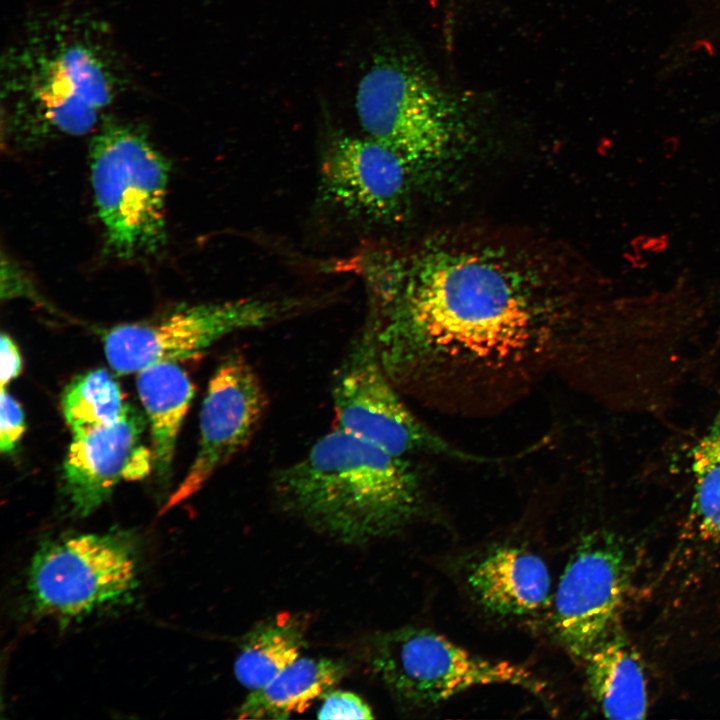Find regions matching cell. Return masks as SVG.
Returning a JSON list of instances; mask_svg holds the SVG:
<instances>
[{"instance_id": "6da1fadb", "label": "cell", "mask_w": 720, "mask_h": 720, "mask_svg": "<svg viewBox=\"0 0 720 720\" xmlns=\"http://www.w3.org/2000/svg\"><path fill=\"white\" fill-rule=\"evenodd\" d=\"M368 327L398 387L418 391L440 376L496 374L548 347L543 311L502 263L469 253L421 259L388 287Z\"/></svg>"}, {"instance_id": "7a4b0ae2", "label": "cell", "mask_w": 720, "mask_h": 720, "mask_svg": "<svg viewBox=\"0 0 720 720\" xmlns=\"http://www.w3.org/2000/svg\"><path fill=\"white\" fill-rule=\"evenodd\" d=\"M126 86L108 26L75 8L32 16L1 60V97L15 130L89 133Z\"/></svg>"}, {"instance_id": "3957f363", "label": "cell", "mask_w": 720, "mask_h": 720, "mask_svg": "<svg viewBox=\"0 0 720 720\" xmlns=\"http://www.w3.org/2000/svg\"><path fill=\"white\" fill-rule=\"evenodd\" d=\"M280 505L344 542L385 536L417 513L420 482L407 458L335 427L295 462L277 470Z\"/></svg>"}, {"instance_id": "277c9868", "label": "cell", "mask_w": 720, "mask_h": 720, "mask_svg": "<svg viewBox=\"0 0 720 720\" xmlns=\"http://www.w3.org/2000/svg\"><path fill=\"white\" fill-rule=\"evenodd\" d=\"M355 108L366 135L393 150L411 172L439 163L463 121L455 98L414 56L376 52L361 76Z\"/></svg>"}, {"instance_id": "5b68a950", "label": "cell", "mask_w": 720, "mask_h": 720, "mask_svg": "<svg viewBox=\"0 0 720 720\" xmlns=\"http://www.w3.org/2000/svg\"><path fill=\"white\" fill-rule=\"evenodd\" d=\"M90 179L110 251L130 259L157 253L166 242L167 160L144 131L105 121L90 143Z\"/></svg>"}, {"instance_id": "8992f818", "label": "cell", "mask_w": 720, "mask_h": 720, "mask_svg": "<svg viewBox=\"0 0 720 720\" xmlns=\"http://www.w3.org/2000/svg\"><path fill=\"white\" fill-rule=\"evenodd\" d=\"M133 540L121 532L79 533L42 542L27 571L34 610L79 618L129 600L138 586Z\"/></svg>"}, {"instance_id": "52a82bcc", "label": "cell", "mask_w": 720, "mask_h": 720, "mask_svg": "<svg viewBox=\"0 0 720 720\" xmlns=\"http://www.w3.org/2000/svg\"><path fill=\"white\" fill-rule=\"evenodd\" d=\"M370 667L392 695L415 707L445 701L492 684L539 693L544 683L526 666L473 654L432 630L402 627L377 634L368 650Z\"/></svg>"}, {"instance_id": "ba28073f", "label": "cell", "mask_w": 720, "mask_h": 720, "mask_svg": "<svg viewBox=\"0 0 720 720\" xmlns=\"http://www.w3.org/2000/svg\"><path fill=\"white\" fill-rule=\"evenodd\" d=\"M304 305L290 298H244L183 306L151 322L111 328L104 351L117 373H138L157 363L194 357L231 333L286 319Z\"/></svg>"}, {"instance_id": "9c48e42d", "label": "cell", "mask_w": 720, "mask_h": 720, "mask_svg": "<svg viewBox=\"0 0 720 720\" xmlns=\"http://www.w3.org/2000/svg\"><path fill=\"white\" fill-rule=\"evenodd\" d=\"M336 427L393 455L438 453L467 459L421 422L384 370L367 327L350 346L332 381Z\"/></svg>"}, {"instance_id": "30bf717a", "label": "cell", "mask_w": 720, "mask_h": 720, "mask_svg": "<svg viewBox=\"0 0 720 720\" xmlns=\"http://www.w3.org/2000/svg\"><path fill=\"white\" fill-rule=\"evenodd\" d=\"M633 570L614 534L597 531L580 540L553 598V630L570 654L583 659L619 623Z\"/></svg>"}, {"instance_id": "8fae6325", "label": "cell", "mask_w": 720, "mask_h": 720, "mask_svg": "<svg viewBox=\"0 0 720 720\" xmlns=\"http://www.w3.org/2000/svg\"><path fill=\"white\" fill-rule=\"evenodd\" d=\"M267 407L264 386L240 353L228 355L211 377L200 413L199 446L166 509L198 491L255 435Z\"/></svg>"}, {"instance_id": "7c38bea8", "label": "cell", "mask_w": 720, "mask_h": 720, "mask_svg": "<svg viewBox=\"0 0 720 720\" xmlns=\"http://www.w3.org/2000/svg\"><path fill=\"white\" fill-rule=\"evenodd\" d=\"M389 147L366 135H338L329 143L320 169L323 195L352 216L377 224L400 218L410 174Z\"/></svg>"}, {"instance_id": "4fadbf2b", "label": "cell", "mask_w": 720, "mask_h": 720, "mask_svg": "<svg viewBox=\"0 0 720 720\" xmlns=\"http://www.w3.org/2000/svg\"><path fill=\"white\" fill-rule=\"evenodd\" d=\"M146 419L127 403L115 421L73 435L63 463V493L70 511L86 517L112 494L121 479L130 480L131 465L144 449Z\"/></svg>"}, {"instance_id": "5bb4252c", "label": "cell", "mask_w": 720, "mask_h": 720, "mask_svg": "<svg viewBox=\"0 0 720 720\" xmlns=\"http://www.w3.org/2000/svg\"><path fill=\"white\" fill-rule=\"evenodd\" d=\"M468 584L486 609L501 615L538 611L549 601L551 579L545 562L518 547H499L476 562Z\"/></svg>"}, {"instance_id": "9a60e30c", "label": "cell", "mask_w": 720, "mask_h": 720, "mask_svg": "<svg viewBox=\"0 0 720 720\" xmlns=\"http://www.w3.org/2000/svg\"><path fill=\"white\" fill-rule=\"evenodd\" d=\"M582 660L590 695L607 718H645L648 699L643 665L619 623Z\"/></svg>"}, {"instance_id": "2e32d148", "label": "cell", "mask_w": 720, "mask_h": 720, "mask_svg": "<svg viewBox=\"0 0 720 720\" xmlns=\"http://www.w3.org/2000/svg\"><path fill=\"white\" fill-rule=\"evenodd\" d=\"M137 389L150 425L152 468L158 481L166 483L194 386L176 362H161L138 372Z\"/></svg>"}, {"instance_id": "e0dca14e", "label": "cell", "mask_w": 720, "mask_h": 720, "mask_svg": "<svg viewBox=\"0 0 720 720\" xmlns=\"http://www.w3.org/2000/svg\"><path fill=\"white\" fill-rule=\"evenodd\" d=\"M343 664L328 658H297L263 687L247 695L240 719H287L306 711L344 676Z\"/></svg>"}, {"instance_id": "ac0fdd59", "label": "cell", "mask_w": 720, "mask_h": 720, "mask_svg": "<svg viewBox=\"0 0 720 720\" xmlns=\"http://www.w3.org/2000/svg\"><path fill=\"white\" fill-rule=\"evenodd\" d=\"M307 622L303 616L281 612L246 634L234 664L237 680L246 688L263 687L299 658Z\"/></svg>"}, {"instance_id": "d6986e66", "label": "cell", "mask_w": 720, "mask_h": 720, "mask_svg": "<svg viewBox=\"0 0 720 720\" xmlns=\"http://www.w3.org/2000/svg\"><path fill=\"white\" fill-rule=\"evenodd\" d=\"M693 495L687 520L690 536L720 545V406L692 451Z\"/></svg>"}, {"instance_id": "ffe728a7", "label": "cell", "mask_w": 720, "mask_h": 720, "mask_svg": "<svg viewBox=\"0 0 720 720\" xmlns=\"http://www.w3.org/2000/svg\"><path fill=\"white\" fill-rule=\"evenodd\" d=\"M63 415L73 435L118 419L127 403L118 382L105 369L74 377L61 398Z\"/></svg>"}, {"instance_id": "44dd1931", "label": "cell", "mask_w": 720, "mask_h": 720, "mask_svg": "<svg viewBox=\"0 0 720 720\" xmlns=\"http://www.w3.org/2000/svg\"><path fill=\"white\" fill-rule=\"evenodd\" d=\"M25 432V416L21 405L5 389L0 396V450L13 452Z\"/></svg>"}, {"instance_id": "7402d4cb", "label": "cell", "mask_w": 720, "mask_h": 720, "mask_svg": "<svg viewBox=\"0 0 720 720\" xmlns=\"http://www.w3.org/2000/svg\"><path fill=\"white\" fill-rule=\"evenodd\" d=\"M317 717L319 719H373L371 708L358 695L347 691H332L325 695Z\"/></svg>"}, {"instance_id": "603a6c76", "label": "cell", "mask_w": 720, "mask_h": 720, "mask_svg": "<svg viewBox=\"0 0 720 720\" xmlns=\"http://www.w3.org/2000/svg\"><path fill=\"white\" fill-rule=\"evenodd\" d=\"M2 274L7 278H2V298L28 297L35 299L36 293L33 285L25 274L18 269L15 263L7 260L2 262Z\"/></svg>"}, {"instance_id": "cb8c5ba5", "label": "cell", "mask_w": 720, "mask_h": 720, "mask_svg": "<svg viewBox=\"0 0 720 720\" xmlns=\"http://www.w3.org/2000/svg\"><path fill=\"white\" fill-rule=\"evenodd\" d=\"M1 388H4L22 372L23 362L15 341L6 333L1 334Z\"/></svg>"}, {"instance_id": "d4e9b609", "label": "cell", "mask_w": 720, "mask_h": 720, "mask_svg": "<svg viewBox=\"0 0 720 720\" xmlns=\"http://www.w3.org/2000/svg\"><path fill=\"white\" fill-rule=\"evenodd\" d=\"M453 1H454V0H449V2L451 3V4H450V8H452V2H453Z\"/></svg>"}]
</instances>
